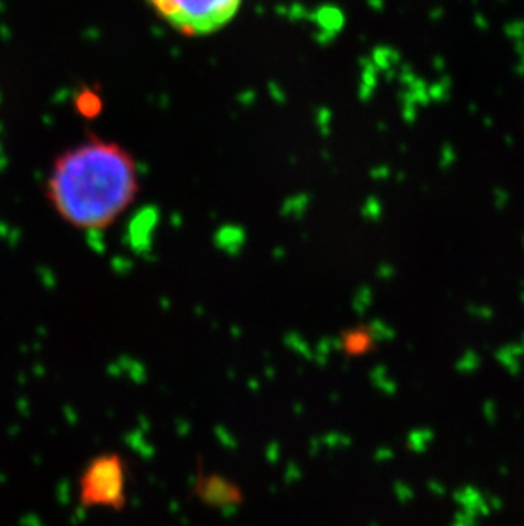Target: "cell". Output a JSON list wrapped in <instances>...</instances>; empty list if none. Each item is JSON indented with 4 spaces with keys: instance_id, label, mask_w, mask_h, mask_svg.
Returning a JSON list of instances; mask_svg holds the SVG:
<instances>
[{
    "instance_id": "1",
    "label": "cell",
    "mask_w": 524,
    "mask_h": 526,
    "mask_svg": "<svg viewBox=\"0 0 524 526\" xmlns=\"http://www.w3.org/2000/svg\"><path fill=\"white\" fill-rule=\"evenodd\" d=\"M138 191L140 170L132 152L101 138L63 152L46 183L48 199L62 220L87 232L116 224Z\"/></svg>"
},
{
    "instance_id": "2",
    "label": "cell",
    "mask_w": 524,
    "mask_h": 526,
    "mask_svg": "<svg viewBox=\"0 0 524 526\" xmlns=\"http://www.w3.org/2000/svg\"><path fill=\"white\" fill-rule=\"evenodd\" d=\"M154 12L186 36H208L230 24L244 0H150Z\"/></svg>"
},
{
    "instance_id": "3",
    "label": "cell",
    "mask_w": 524,
    "mask_h": 526,
    "mask_svg": "<svg viewBox=\"0 0 524 526\" xmlns=\"http://www.w3.org/2000/svg\"><path fill=\"white\" fill-rule=\"evenodd\" d=\"M128 473L118 453H101L85 465L79 480V499L85 507L120 511L126 505Z\"/></svg>"
},
{
    "instance_id": "4",
    "label": "cell",
    "mask_w": 524,
    "mask_h": 526,
    "mask_svg": "<svg viewBox=\"0 0 524 526\" xmlns=\"http://www.w3.org/2000/svg\"><path fill=\"white\" fill-rule=\"evenodd\" d=\"M196 494L206 505L215 507H226L239 505L242 492L232 480L222 475H201L196 482Z\"/></svg>"
},
{
    "instance_id": "5",
    "label": "cell",
    "mask_w": 524,
    "mask_h": 526,
    "mask_svg": "<svg viewBox=\"0 0 524 526\" xmlns=\"http://www.w3.org/2000/svg\"><path fill=\"white\" fill-rule=\"evenodd\" d=\"M371 344V334L366 329H352L351 332L344 336V350L347 354L358 356V354L366 353Z\"/></svg>"
}]
</instances>
